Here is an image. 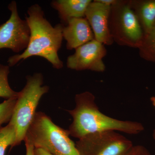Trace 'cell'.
Masks as SVG:
<instances>
[{
	"instance_id": "14",
	"label": "cell",
	"mask_w": 155,
	"mask_h": 155,
	"mask_svg": "<svg viewBox=\"0 0 155 155\" xmlns=\"http://www.w3.org/2000/svg\"><path fill=\"white\" fill-rule=\"evenodd\" d=\"M16 132L15 127L8 123L5 127L0 128V155H5L9 146L15 147Z\"/></svg>"
},
{
	"instance_id": "15",
	"label": "cell",
	"mask_w": 155,
	"mask_h": 155,
	"mask_svg": "<svg viewBox=\"0 0 155 155\" xmlns=\"http://www.w3.org/2000/svg\"><path fill=\"white\" fill-rule=\"evenodd\" d=\"M17 98L6 100L0 104V126L4 123L10 121L17 102Z\"/></svg>"
},
{
	"instance_id": "11",
	"label": "cell",
	"mask_w": 155,
	"mask_h": 155,
	"mask_svg": "<svg viewBox=\"0 0 155 155\" xmlns=\"http://www.w3.org/2000/svg\"><path fill=\"white\" fill-rule=\"evenodd\" d=\"M122 29L126 36L132 41H140L143 33L138 18L128 6L123 9L121 15Z\"/></svg>"
},
{
	"instance_id": "6",
	"label": "cell",
	"mask_w": 155,
	"mask_h": 155,
	"mask_svg": "<svg viewBox=\"0 0 155 155\" xmlns=\"http://www.w3.org/2000/svg\"><path fill=\"white\" fill-rule=\"evenodd\" d=\"M8 8L11 16L7 21L0 25V49H9L18 54L28 46L30 29L26 20L19 17L15 1L9 4Z\"/></svg>"
},
{
	"instance_id": "13",
	"label": "cell",
	"mask_w": 155,
	"mask_h": 155,
	"mask_svg": "<svg viewBox=\"0 0 155 155\" xmlns=\"http://www.w3.org/2000/svg\"><path fill=\"white\" fill-rule=\"evenodd\" d=\"M8 65L0 64V97L7 99L17 98L19 92L14 91L10 86L8 75L10 73Z\"/></svg>"
},
{
	"instance_id": "17",
	"label": "cell",
	"mask_w": 155,
	"mask_h": 155,
	"mask_svg": "<svg viewBox=\"0 0 155 155\" xmlns=\"http://www.w3.org/2000/svg\"><path fill=\"white\" fill-rule=\"evenodd\" d=\"M124 155H151L146 148L141 145L133 146Z\"/></svg>"
},
{
	"instance_id": "2",
	"label": "cell",
	"mask_w": 155,
	"mask_h": 155,
	"mask_svg": "<svg viewBox=\"0 0 155 155\" xmlns=\"http://www.w3.org/2000/svg\"><path fill=\"white\" fill-rule=\"evenodd\" d=\"M95 97L85 91L75 96V107L67 110L73 121L68 129L69 135L79 139L91 134L114 130L136 134L144 130L140 122L123 121L105 115L99 110Z\"/></svg>"
},
{
	"instance_id": "22",
	"label": "cell",
	"mask_w": 155,
	"mask_h": 155,
	"mask_svg": "<svg viewBox=\"0 0 155 155\" xmlns=\"http://www.w3.org/2000/svg\"><path fill=\"white\" fill-rule=\"evenodd\" d=\"M153 138L155 140V129L153 131Z\"/></svg>"
},
{
	"instance_id": "19",
	"label": "cell",
	"mask_w": 155,
	"mask_h": 155,
	"mask_svg": "<svg viewBox=\"0 0 155 155\" xmlns=\"http://www.w3.org/2000/svg\"><path fill=\"white\" fill-rule=\"evenodd\" d=\"M35 155H54L41 148H35Z\"/></svg>"
},
{
	"instance_id": "8",
	"label": "cell",
	"mask_w": 155,
	"mask_h": 155,
	"mask_svg": "<svg viewBox=\"0 0 155 155\" xmlns=\"http://www.w3.org/2000/svg\"><path fill=\"white\" fill-rule=\"evenodd\" d=\"M110 6L98 1L89 4L85 16L93 31L95 39L102 44L110 43V34L108 28V20Z\"/></svg>"
},
{
	"instance_id": "18",
	"label": "cell",
	"mask_w": 155,
	"mask_h": 155,
	"mask_svg": "<svg viewBox=\"0 0 155 155\" xmlns=\"http://www.w3.org/2000/svg\"><path fill=\"white\" fill-rule=\"evenodd\" d=\"M25 147H26V154L25 155H35V148L32 145L27 142H25Z\"/></svg>"
},
{
	"instance_id": "12",
	"label": "cell",
	"mask_w": 155,
	"mask_h": 155,
	"mask_svg": "<svg viewBox=\"0 0 155 155\" xmlns=\"http://www.w3.org/2000/svg\"><path fill=\"white\" fill-rule=\"evenodd\" d=\"M140 16L147 35L155 24V1L144 2L140 6Z\"/></svg>"
},
{
	"instance_id": "4",
	"label": "cell",
	"mask_w": 155,
	"mask_h": 155,
	"mask_svg": "<svg viewBox=\"0 0 155 155\" xmlns=\"http://www.w3.org/2000/svg\"><path fill=\"white\" fill-rule=\"evenodd\" d=\"M25 86L19 92L13 114L9 123L15 127V146L24 141L26 133L36 114V109L42 97L47 93L49 87L43 84V76L35 73L26 78Z\"/></svg>"
},
{
	"instance_id": "1",
	"label": "cell",
	"mask_w": 155,
	"mask_h": 155,
	"mask_svg": "<svg viewBox=\"0 0 155 155\" xmlns=\"http://www.w3.org/2000/svg\"><path fill=\"white\" fill-rule=\"evenodd\" d=\"M25 19L30 31L28 46L22 54L10 57L8 65L13 67L20 61L32 56H38L48 61L53 68L62 69L64 64L58 54L64 38V25L58 24L53 26L45 17L44 12L38 4H34L28 8Z\"/></svg>"
},
{
	"instance_id": "5",
	"label": "cell",
	"mask_w": 155,
	"mask_h": 155,
	"mask_svg": "<svg viewBox=\"0 0 155 155\" xmlns=\"http://www.w3.org/2000/svg\"><path fill=\"white\" fill-rule=\"evenodd\" d=\"M80 155H124L132 141L114 130L87 134L75 143Z\"/></svg>"
},
{
	"instance_id": "21",
	"label": "cell",
	"mask_w": 155,
	"mask_h": 155,
	"mask_svg": "<svg viewBox=\"0 0 155 155\" xmlns=\"http://www.w3.org/2000/svg\"><path fill=\"white\" fill-rule=\"evenodd\" d=\"M150 100L153 105L155 108V96L152 97L151 98Z\"/></svg>"
},
{
	"instance_id": "16",
	"label": "cell",
	"mask_w": 155,
	"mask_h": 155,
	"mask_svg": "<svg viewBox=\"0 0 155 155\" xmlns=\"http://www.w3.org/2000/svg\"><path fill=\"white\" fill-rule=\"evenodd\" d=\"M145 46L150 54L155 57V24L150 33L147 35Z\"/></svg>"
},
{
	"instance_id": "3",
	"label": "cell",
	"mask_w": 155,
	"mask_h": 155,
	"mask_svg": "<svg viewBox=\"0 0 155 155\" xmlns=\"http://www.w3.org/2000/svg\"><path fill=\"white\" fill-rule=\"evenodd\" d=\"M68 130L59 127L41 112H36L24 141L54 155H80Z\"/></svg>"
},
{
	"instance_id": "9",
	"label": "cell",
	"mask_w": 155,
	"mask_h": 155,
	"mask_svg": "<svg viewBox=\"0 0 155 155\" xmlns=\"http://www.w3.org/2000/svg\"><path fill=\"white\" fill-rule=\"evenodd\" d=\"M67 23V26L63 28V35L67 42V49H75L94 39L91 27L86 19L72 18Z\"/></svg>"
},
{
	"instance_id": "10",
	"label": "cell",
	"mask_w": 155,
	"mask_h": 155,
	"mask_svg": "<svg viewBox=\"0 0 155 155\" xmlns=\"http://www.w3.org/2000/svg\"><path fill=\"white\" fill-rule=\"evenodd\" d=\"M90 0H55L52 1L51 6L57 10L60 18L67 22L72 18H83Z\"/></svg>"
},
{
	"instance_id": "7",
	"label": "cell",
	"mask_w": 155,
	"mask_h": 155,
	"mask_svg": "<svg viewBox=\"0 0 155 155\" xmlns=\"http://www.w3.org/2000/svg\"><path fill=\"white\" fill-rule=\"evenodd\" d=\"M106 54L103 44L93 39L75 49L74 54L67 58V67L76 71L103 72L105 66L103 59Z\"/></svg>"
},
{
	"instance_id": "20",
	"label": "cell",
	"mask_w": 155,
	"mask_h": 155,
	"mask_svg": "<svg viewBox=\"0 0 155 155\" xmlns=\"http://www.w3.org/2000/svg\"><path fill=\"white\" fill-rule=\"evenodd\" d=\"M97 1L103 4L110 6L116 2V1L114 0H97Z\"/></svg>"
}]
</instances>
